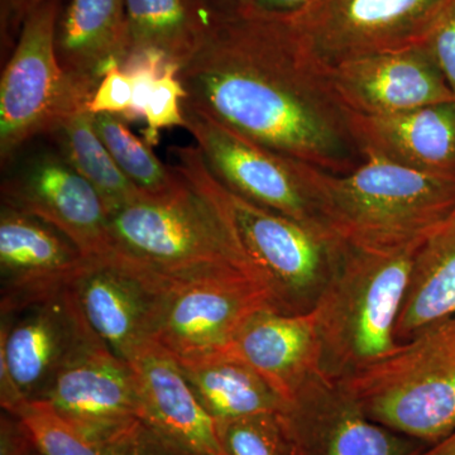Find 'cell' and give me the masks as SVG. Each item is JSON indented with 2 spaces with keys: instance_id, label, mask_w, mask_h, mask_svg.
Instances as JSON below:
<instances>
[{
  "instance_id": "cell-7",
  "label": "cell",
  "mask_w": 455,
  "mask_h": 455,
  "mask_svg": "<svg viewBox=\"0 0 455 455\" xmlns=\"http://www.w3.org/2000/svg\"><path fill=\"white\" fill-rule=\"evenodd\" d=\"M60 0L26 18L0 82V158L8 164L27 142L50 134L66 116L88 108L60 64L56 31Z\"/></svg>"
},
{
  "instance_id": "cell-4",
  "label": "cell",
  "mask_w": 455,
  "mask_h": 455,
  "mask_svg": "<svg viewBox=\"0 0 455 455\" xmlns=\"http://www.w3.org/2000/svg\"><path fill=\"white\" fill-rule=\"evenodd\" d=\"M419 247L377 252L348 244L313 310L329 379L343 381L397 348L395 329Z\"/></svg>"
},
{
  "instance_id": "cell-31",
  "label": "cell",
  "mask_w": 455,
  "mask_h": 455,
  "mask_svg": "<svg viewBox=\"0 0 455 455\" xmlns=\"http://www.w3.org/2000/svg\"><path fill=\"white\" fill-rule=\"evenodd\" d=\"M133 106V86L130 75L123 70L121 65H114L104 75L94 94L90 99V113L113 114L127 121Z\"/></svg>"
},
{
  "instance_id": "cell-38",
  "label": "cell",
  "mask_w": 455,
  "mask_h": 455,
  "mask_svg": "<svg viewBox=\"0 0 455 455\" xmlns=\"http://www.w3.org/2000/svg\"><path fill=\"white\" fill-rule=\"evenodd\" d=\"M419 455H455V429L444 439L430 445Z\"/></svg>"
},
{
  "instance_id": "cell-33",
  "label": "cell",
  "mask_w": 455,
  "mask_h": 455,
  "mask_svg": "<svg viewBox=\"0 0 455 455\" xmlns=\"http://www.w3.org/2000/svg\"><path fill=\"white\" fill-rule=\"evenodd\" d=\"M424 44L455 97V0L440 18Z\"/></svg>"
},
{
  "instance_id": "cell-37",
  "label": "cell",
  "mask_w": 455,
  "mask_h": 455,
  "mask_svg": "<svg viewBox=\"0 0 455 455\" xmlns=\"http://www.w3.org/2000/svg\"><path fill=\"white\" fill-rule=\"evenodd\" d=\"M218 13H236L250 8V0H204Z\"/></svg>"
},
{
  "instance_id": "cell-39",
  "label": "cell",
  "mask_w": 455,
  "mask_h": 455,
  "mask_svg": "<svg viewBox=\"0 0 455 455\" xmlns=\"http://www.w3.org/2000/svg\"><path fill=\"white\" fill-rule=\"evenodd\" d=\"M28 455H44L41 453L40 451H38L37 448H36V445L35 447H33L32 451H31V453H29Z\"/></svg>"
},
{
  "instance_id": "cell-10",
  "label": "cell",
  "mask_w": 455,
  "mask_h": 455,
  "mask_svg": "<svg viewBox=\"0 0 455 455\" xmlns=\"http://www.w3.org/2000/svg\"><path fill=\"white\" fill-rule=\"evenodd\" d=\"M265 307V290L239 269L171 278L151 340L178 361L224 352L247 320Z\"/></svg>"
},
{
  "instance_id": "cell-25",
  "label": "cell",
  "mask_w": 455,
  "mask_h": 455,
  "mask_svg": "<svg viewBox=\"0 0 455 455\" xmlns=\"http://www.w3.org/2000/svg\"><path fill=\"white\" fill-rule=\"evenodd\" d=\"M57 151L97 190L108 215L147 196L131 181L99 137L94 114L76 110L51 132Z\"/></svg>"
},
{
  "instance_id": "cell-17",
  "label": "cell",
  "mask_w": 455,
  "mask_h": 455,
  "mask_svg": "<svg viewBox=\"0 0 455 455\" xmlns=\"http://www.w3.org/2000/svg\"><path fill=\"white\" fill-rule=\"evenodd\" d=\"M92 331L68 289L16 316H2L0 364L27 400H37Z\"/></svg>"
},
{
  "instance_id": "cell-32",
  "label": "cell",
  "mask_w": 455,
  "mask_h": 455,
  "mask_svg": "<svg viewBox=\"0 0 455 455\" xmlns=\"http://www.w3.org/2000/svg\"><path fill=\"white\" fill-rule=\"evenodd\" d=\"M109 455H191L139 420L108 444Z\"/></svg>"
},
{
  "instance_id": "cell-13",
  "label": "cell",
  "mask_w": 455,
  "mask_h": 455,
  "mask_svg": "<svg viewBox=\"0 0 455 455\" xmlns=\"http://www.w3.org/2000/svg\"><path fill=\"white\" fill-rule=\"evenodd\" d=\"M170 280L116 253L89 260L70 291L90 329L128 361L134 350L151 340Z\"/></svg>"
},
{
  "instance_id": "cell-20",
  "label": "cell",
  "mask_w": 455,
  "mask_h": 455,
  "mask_svg": "<svg viewBox=\"0 0 455 455\" xmlns=\"http://www.w3.org/2000/svg\"><path fill=\"white\" fill-rule=\"evenodd\" d=\"M224 352L250 364L287 405L323 374L313 311L291 315L269 307L260 309L242 326Z\"/></svg>"
},
{
  "instance_id": "cell-23",
  "label": "cell",
  "mask_w": 455,
  "mask_h": 455,
  "mask_svg": "<svg viewBox=\"0 0 455 455\" xmlns=\"http://www.w3.org/2000/svg\"><path fill=\"white\" fill-rule=\"evenodd\" d=\"M124 2L128 56L152 51L180 68L202 46L218 13L204 0Z\"/></svg>"
},
{
  "instance_id": "cell-34",
  "label": "cell",
  "mask_w": 455,
  "mask_h": 455,
  "mask_svg": "<svg viewBox=\"0 0 455 455\" xmlns=\"http://www.w3.org/2000/svg\"><path fill=\"white\" fill-rule=\"evenodd\" d=\"M35 447L25 424L3 411L0 419V455H28Z\"/></svg>"
},
{
  "instance_id": "cell-1",
  "label": "cell",
  "mask_w": 455,
  "mask_h": 455,
  "mask_svg": "<svg viewBox=\"0 0 455 455\" xmlns=\"http://www.w3.org/2000/svg\"><path fill=\"white\" fill-rule=\"evenodd\" d=\"M180 79L190 103L269 151L331 173L364 161L349 110L283 17L217 13Z\"/></svg>"
},
{
  "instance_id": "cell-12",
  "label": "cell",
  "mask_w": 455,
  "mask_h": 455,
  "mask_svg": "<svg viewBox=\"0 0 455 455\" xmlns=\"http://www.w3.org/2000/svg\"><path fill=\"white\" fill-rule=\"evenodd\" d=\"M37 400L50 403L101 444L140 420V400L131 364L92 331L66 359Z\"/></svg>"
},
{
  "instance_id": "cell-9",
  "label": "cell",
  "mask_w": 455,
  "mask_h": 455,
  "mask_svg": "<svg viewBox=\"0 0 455 455\" xmlns=\"http://www.w3.org/2000/svg\"><path fill=\"white\" fill-rule=\"evenodd\" d=\"M182 107L184 128L196 140L209 170L224 187L284 217L335 232L311 181L309 164L284 157L245 139L188 99Z\"/></svg>"
},
{
  "instance_id": "cell-15",
  "label": "cell",
  "mask_w": 455,
  "mask_h": 455,
  "mask_svg": "<svg viewBox=\"0 0 455 455\" xmlns=\"http://www.w3.org/2000/svg\"><path fill=\"white\" fill-rule=\"evenodd\" d=\"M341 104L352 113L383 116L453 101L425 44L377 53L325 68Z\"/></svg>"
},
{
  "instance_id": "cell-8",
  "label": "cell",
  "mask_w": 455,
  "mask_h": 455,
  "mask_svg": "<svg viewBox=\"0 0 455 455\" xmlns=\"http://www.w3.org/2000/svg\"><path fill=\"white\" fill-rule=\"evenodd\" d=\"M453 0H316L283 17L307 55L329 68L424 44Z\"/></svg>"
},
{
  "instance_id": "cell-18",
  "label": "cell",
  "mask_w": 455,
  "mask_h": 455,
  "mask_svg": "<svg viewBox=\"0 0 455 455\" xmlns=\"http://www.w3.org/2000/svg\"><path fill=\"white\" fill-rule=\"evenodd\" d=\"M140 400V420L191 455H224L217 421L200 403L178 359L154 340L130 358Z\"/></svg>"
},
{
  "instance_id": "cell-2",
  "label": "cell",
  "mask_w": 455,
  "mask_h": 455,
  "mask_svg": "<svg viewBox=\"0 0 455 455\" xmlns=\"http://www.w3.org/2000/svg\"><path fill=\"white\" fill-rule=\"evenodd\" d=\"M171 154L173 169L223 218L269 307L291 315L315 309L348 243L333 230L307 226L236 196L212 175L196 146L171 147Z\"/></svg>"
},
{
  "instance_id": "cell-6",
  "label": "cell",
  "mask_w": 455,
  "mask_h": 455,
  "mask_svg": "<svg viewBox=\"0 0 455 455\" xmlns=\"http://www.w3.org/2000/svg\"><path fill=\"white\" fill-rule=\"evenodd\" d=\"M109 229L116 252L163 276L239 269L253 277L220 212L187 180L172 196H145L112 212Z\"/></svg>"
},
{
  "instance_id": "cell-3",
  "label": "cell",
  "mask_w": 455,
  "mask_h": 455,
  "mask_svg": "<svg viewBox=\"0 0 455 455\" xmlns=\"http://www.w3.org/2000/svg\"><path fill=\"white\" fill-rule=\"evenodd\" d=\"M329 223L353 247L377 252L424 243L455 211V180L366 156L346 173L310 166Z\"/></svg>"
},
{
  "instance_id": "cell-28",
  "label": "cell",
  "mask_w": 455,
  "mask_h": 455,
  "mask_svg": "<svg viewBox=\"0 0 455 455\" xmlns=\"http://www.w3.org/2000/svg\"><path fill=\"white\" fill-rule=\"evenodd\" d=\"M44 455H109L108 447L59 414L50 403L28 400L14 414Z\"/></svg>"
},
{
  "instance_id": "cell-27",
  "label": "cell",
  "mask_w": 455,
  "mask_h": 455,
  "mask_svg": "<svg viewBox=\"0 0 455 455\" xmlns=\"http://www.w3.org/2000/svg\"><path fill=\"white\" fill-rule=\"evenodd\" d=\"M224 455H307L286 411L217 421Z\"/></svg>"
},
{
  "instance_id": "cell-14",
  "label": "cell",
  "mask_w": 455,
  "mask_h": 455,
  "mask_svg": "<svg viewBox=\"0 0 455 455\" xmlns=\"http://www.w3.org/2000/svg\"><path fill=\"white\" fill-rule=\"evenodd\" d=\"M89 260L56 228L2 205V316H16L68 291Z\"/></svg>"
},
{
  "instance_id": "cell-19",
  "label": "cell",
  "mask_w": 455,
  "mask_h": 455,
  "mask_svg": "<svg viewBox=\"0 0 455 455\" xmlns=\"http://www.w3.org/2000/svg\"><path fill=\"white\" fill-rule=\"evenodd\" d=\"M349 113L364 157L455 180V100L383 116Z\"/></svg>"
},
{
  "instance_id": "cell-11",
  "label": "cell",
  "mask_w": 455,
  "mask_h": 455,
  "mask_svg": "<svg viewBox=\"0 0 455 455\" xmlns=\"http://www.w3.org/2000/svg\"><path fill=\"white\" fill-rule=\"evenodd\" d=\"M2 202L56 228L90 260L118 253L103 200L59 151L23 158L3 179Z\"/></svg>"
},
{
  "instance_id": "cell-30",
  "label": "cell",
  "mask_w": 455,
  "mask_h": 455,
  "mask_svg": "<svg viewBox=\"0 0 455 455\" xmlns=\"http://www.w3.org/2000/svg\"><path fill=\"white\" fill-rule=\"evenodd\" d=\"M169 64L166 57L152 51L133 53L124 60L122 68L130 75L133 86V106L125 122H139L145 119L147 104L155 83Z\"/></svg>"
},
{
  "instance_id": "cell-5",
  "label": "cell",
  "mask_w": 455,
  "mask_h": 455,
  "mask_svg": "<svg viewBox=\"0 0 455 455\" xmlns=\"http://www.w3.org/2000/svg\"><path fill=\"white\" fill-rule=\"evenodd\" d=\"M339 383L376 423L436 444L455 429V316Z\"/></svg>"
},
{
  "instance_id": "cell-36",
  "label": "cell",
  "mask_w": 455,
  "mask_h": 455,
  "mask_svg": "<svg viewBox=\"0 0 455 455\" xmlns=\"http://www.w3.org/2000/svg\"><path fill=\"white\" fill-rule=\"evenodd\" d=\"M316 0H250V8L268 16L290 17L300 13Z\"/></svg>"
},
{
  "instance_id": "cell-21",
  "label": "cell",
  "mask_w": 455,
  "mask_h": 455,
  "mask_svg": "<svg viewBox=\"0 0 455 455\" xmlns=\"http://www.w3.org/2000/svg\"><path fill=\"white\" fill-rule=\"evenodd\" d=\"M56 51L66 75L90 101L107 71L127 59L124 0H71L57 25Z\"/></svg>"
},
{
  "instance_id": "cell-29",
  "label": "cell",
  "mask_w": 455,
  "mask_h": 455,
  "mask_svg": "<svg viewBox=\"0 0 455 455\" xmlns=\"http://www.w3.org/2000/svg\"><path fill=\"white\" fill-rule=\"evenodd\" d=\"M181 68L170 62L152 89L145 114L147 123L146 142L155 146L158 132L164 128L184 127V104L187 89L180 79Z\"/></svg>"
},
{
  "instance_id": "cell-22",
  "label": "cell",
  "mask_w": 455,
  "mask_h": 455,
  "mask_svg": "<svg viewBox=\"0 0 455 455\" xmlns=\"http://www.w3.org/2000/svg\"><path fill=\"white\" fill-rule=\"evenodd\" d=\"M455 316V211L416 250L395 338L407 343Z\"/></svg>"
},
{
  "instance_id": "cell-24",
  "label": "cell",
  "mask_w": 455,
  "mask_h": 455,
  "mask_svg": "<svg viewBox=\"0 0 455 455\" xmlns=\"http://www.w3.org/2000/svg\"><path fill=\"white\" fill-rule=\"evenodd\" d=\"M178 362L200 403L215 421L287 410L286 401L267 381L230 353Z\"/></svg>"
},
{
  "instance_id": "cell-35",
  "label": "cell",
  "mask_w": 455,
  "mask_h": 455,
  "mask_svg": "<svg viewBox=\"0 0 455 455\" xmlns=\"http://www.w3.org/2000/svg\"><path fill=\"white\" fill-rule=\"evenodd\" d=\"M46 2L47 0H2L3 37L11 32L20 33L26 18Z\"/></svg>"
},
{
  "instance_id": "cell-16",
  "label": "cell",
  "mask_w": 455,
  "mask_h": 455,
  "mask_svg": "<svg viewBox=\"0 0 455 455\" xmlns=\"http://www.w3.org/2000/svg\"><path fill=\"white\" fill-rule=\"evenodd\" d=\"M307 455H419L423 443L376 423L341 387L319 376L287 405Z\"/></svg>"
},
{
  "instance_id": "cell-26",
  "label": "cell",
  "mask_w": 455,
  "mask_h": 455,
  "mask_svg": "<svg viewBox=\"0 0 455 455\" xmlns=\"http://www.w3.org/2000/svg\"><path fill=\"white\" fill-rule=\"evenodd\" d=\"M94 124L119 169L142 193L169 196L184 188L185 180L178 171L164 164L151 145L137 137L121 116L98 114L94 116Z\"/></svg>"
}]
</instances>
